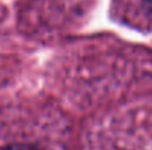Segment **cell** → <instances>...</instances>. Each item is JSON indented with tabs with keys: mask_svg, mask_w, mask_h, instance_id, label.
<instances>
[{
	"mask_svg": "<svg viewBox=\"0 0 152 150\" xmlns=\"http://www.w3.org/2000/svg\"><path fill=\"white\" fill-rule=\"evenodd\" d=\"M90 0H30L19 21L25 31L37 37L56 36L77 27Z\"/></svg>",
	"mask_w": 152,
	"mask_h": 150,
	"instance_id": "obj_1",
	"label": "cell"
},
{
	"mask_svg": "<svg viewBox=\"0 0 152 150\" xmlns=\"http://www.w3.org/2000/svg\"><path fill=\"white\" fill-rule=\"evenodd\" d=\"M0 150H52L43 141L22 134L7 136L0 141Z\"/></svg>",
	"mask_w": 152,
	"mask_h": 150,
	"instance_id": "obj_2",
	"label": "cell"
}]
</instances>
